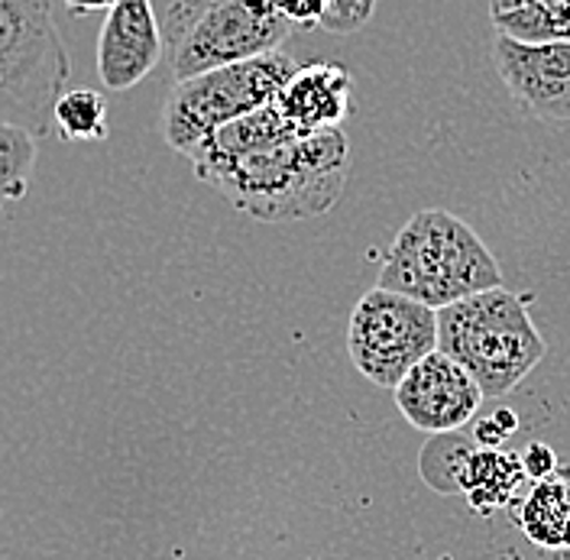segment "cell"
Here are the masks:
<instances>
[{
  "instance_id": "cell-1",
  "label": "cell",
  "mask_w": 570,
  "mask_h": 560,
  "mask_svg": "<svg viewBox=\"0 0 570 560\" xmlns=\"http://www.w3.org/2000/svg\"><path fill=\"white\" fill-rule=\"evenodd\" d=\"M191 169L253 220L292 224L321 217L341 202L351 173V146L344 130L334 127L244 156L202 159Z\"/></svg>"
},
{
  "instance_id": "cell-2",
  "label": "cell",
  "mask_w": 570,
  "mask_h": 560,
  "mask_svg": "<svg viewBox=\"0 0 570 560\" xmlns=\"http://www.w3.org/2000/svg\"><path fill=\"white\" fill-rule=\"evenodd\" d=\"M376 285L441 312L466 295L502 285L493 249L458 214L415 210L383 256Z\"/></svg>"
},
{
  "instance_id": "cell-3",
  "label": "cell",
  "mask_w": 570,
  "mask_h": 560,
  "mask_svg": "<svg viewBox=\"0 0 570 560\" xmlns=\"http://www.w3.org/2000/svg\"><path fill=\"white\" fill-rule=\"evenodd\" d=\"M529 302L497 285L438 312V351L461 363L483 399L509 395L544 360Z\"/></svg>"
},
{
  "instance_id": "cell-4",
  "label": "cell",
  "mask_w": 570,
  "mask_h": 560,
  "mask_svg": "<svg viewBox=\"0 0 570 560\" xmlns=\"http://www.w3.org/2000/svg\"><path fill=\"white\" fill-rule=\"evenodd\" d=\"M69 75L52 0H0V120L49 137Z\"/></svg>"
},
{
  "instance_id": "cell-5",
  "label": "cell",
  "mask_w": 570,
  "mask_h": 560,
  "mask_svg": "<svg viewBox=\"0 0 570 560\" xmlns=\"http://www.w3.org/2000/svg\"><path fill=\"white\" fill-rule=\"evenodd\" d=\"M292 30L276 0H176L163 20L176 81L276 52Z\"/></svg>"
},
{
  "instance_id": "cell-6",
  "label": "cell",
  "mask_w": 570,
  "mask_h": 560,
  "mask_svg": "<svg viewBox=\"0 0 570 560\" xmlns=\"http://www.w3.org/2000/svg\"><path fill=\"white\" fill-rule=\"evenodd\" d=\"M295 69L298 66L276 49L247 62H234L176 81L159 114L163 140L176 153L188 156L220 127L234 124L244 114H253L256 107L273 105Z\"/></svg>"
},
{
  "instance_id": "cell-7",
  "label": "cell",
  "mask_w": 570,
  "mask_h": 560,
  "mask_svg": "<svg viewBox=\"0 0 570 560\" xmlns=\"http://www.w3.org/2000/svg\"><path fill=\"white\" fill-rule=\"evenodd\" d=\"M431 351H438L434 308L383 285L370 288L354 305L347 324V353L356 373L373 385L395 389Z\"/></svg>"
},
{
  "instance_id": "cell-8",
  "label": "cell",
  "mask_w": 570,
  "mask_h": 560,
  "mask_svg": "<svg viewBox=\"0 0 570 560\" xmlns=\"http://www.w3.org/2000/svg\"><path fill=\"white\" fill-rule=\"evenodd\" d=\"M493 66L505 91L532 117L570 127V42H522L497 33Z\"/></svg>"
},
{
  "instance_id": "cell-9",
  "label": "cell",
  "mask_w": 570,
  "mask_h": 560,
  "mask_svg": "<svg viewBox=\"0 0 570 560\" xmlns=\"http://www.w3.org/2000/svg\"><path fill=\"white\" fill-rule=\"evenodd\" d=\"M392 392H395V405L405 415V421L425 434H444V431L466 428L483 402L476 380L458 360H451L441 351L422 356Z\"/></svg>"
},
{
  "instance_id": "cell-10",
  "label": "cell",
  "mask_w": 570,
  "mask_h": 560,
  "mask_svg": "<svg viewBox=\"0 0 570 560\" xmlns=\"http://www.w3.org/2000/svg\"><path fill=\"white\" fill-rule=\"evenodd\" d=\"M166 56L153 0H117L98 33V78L110 91L137 88Z\"/></svg>"
},
{
  "instance_id": "cell-11",
  "label": "cell",
  "mask_w": 570,
  "mask_h": 560,
  "mask_svg": "<svg viewBox=\"0 0 570 560\" xmlns=\"http://www.w3.org/2000/svg\"><path fill=\"white\" fill-rule=\"evenodd\" d=\"M276 105L298 137L341 127L354 110V75L341 62L298 66L285 81Z\"/></svg>"
},
{
  "instance_id": "cell-12",
  "label": "cell",
  "mask_w": 570,
  "mask_h": 560,
  "mask_svg": "<svg viewBox=\"0 0 570 560\" xmlns=\"http://www.w3.org/2000/svg\"><path fill=\"white\" fill-rule=\"evenodd\" d=\"M529 480L522 456L502 448H476L461 473V492L473 512H499Z\"/></svg>"
},
{
  "instance_id": "cell-13",
  "label": "cell",
  "mask_w": 570,
  "mask_h": 560,
  "mask_svg": "<svg viewBox=\"0 0 570 560\" xmlns=\"http://www.w3.org/2000/svg\"><path fill=\"white\" fill-rule=\"evenodd\" d=\"M519 528L544 551H570V490L551 473L538 480L519 505Z\"/></svg>"
},
{
  "instance_id": "cell-14",
  "label": "cell",
  "mask_w": 570,
  "mask_h": 560,
  "mask_svg": "<svg viewBox=\"0 0 570 560\" xmlns=\"http://www.w3.org/2000/svg\"><path fill=\"white\" fill-rule=\"evenodd\" d=\"M52 134L62 143H105L110 137L107 127V98L91 88H71L59 98Z\"/></svg>"
},
{
  "instance_id": "cell-15",
  "label": "cell",
  "mask_w": 570,
  "mask_h": 560,
  "mask_svg": "<svg viewBox=\"0 0 570 560\" xmlns=\"http://www.w3.org/2000/svg\"><path fill=\"white\" fill-rule=\"evenodd\" d=\"M425 448H422V480L431 490L438 492H461V473L466 466L470 454L480 448L476 438L470 431H444V434H428Z\"/></svg>"
},
{
  "instance_id": "cell-16",
  "label": "cell",
  "mask_w": 570,
  "mask_h": 560,
  "mask_svg": "<svg viewBox=\"0 0 570 560\" xmlns=\"http://www.w3.org/2000/svg\"><path fill=\"white\" fill-rule=\"evenodd\" d=\"M36 173V137L0 120V208L30 195Z\"/></svg>"
},
{
  "instance_id": "cell-17",
  "label": "cell",
  "mask_w": 570,
  "mask_h": 560,
  "mask_svg": "<svg viewBox=\"0 0 570 560\" xmlns=\"http://www.w3.org/2000/svg\"><path fill=\"white\" fill-rule=\"evenodd\" d=\"M497 33L522 42H570V0L551 7H522L509 13H490Z\"/></svg>"
},
{
  "instance_id": "cell-18",
  "label": "cell",
  "mask_w": 570,
  "mask_h": 560,
  "mask_svg": "<svg viewBox=\"0 0 570 560\" xmlns=\"http://www.w3.org/2000/svg\"><path fill=\"white\" fill-rule=\"evenodd\" d=\"M373 10H376V0H327V7L321 13L318 30L351 36L370 23Z\"/></svg>"
},
{
  "instance_id": "cell-19",
  "label": "cell",
  "mask_w": 570,
  "mask_h": 560,
  "mask_svg": "<svg viewBox=\"0 0 570 560\" xmlns=\"http://www.w3.org/2000/svg\"><path fill=\"white\" fill-rule=\"evenodd\" d=\"M276 7L295 30H318L327 0H276Z\"/></svg>"
},
{
  "instance_id": "cell-20",
  "label": "cell",
  "mask_w": 570,
  "mask_h": 560,
  "mask_svg": "<svg viewBox=\"0 0 570 560\" xmlns=\"http://www.w3.org/2000/svg\"><path fill=\"white\" fill-rule=\"evenodd\" d=\"M515 415L512 412H505V409H499L497 415H490V419H483L476 424V431H473V438H476V444L480 448H499L512 431H515Z\"/></svg>"
},
{
  "instance_id": "cell-21",
  "label": "cell",
  "mask_w": 570,
  "mask_h": 560,
  "mask_svg": "<svg viewBox=\"0 0 570 560\" xmlns=\"http://www.w3.org/2000/svg\"><path fill=\"white\" fill-rule=\"evenodd\" d=\"M558 456H554V451L548 448V444H538L534 441L532 448L522 454V466H525V473H529V480L532 483H538V480H544V477H551L554 470H558Z\"/></svg>"
},
{
  "instance_id": "cell-22",
  "label": "cell",
  "mask_w": 570,
  "mask_h": 560,
  "mask_svg": "<svg viewBox=\"0 0 570 560\" xmlns=\"http://www.w3.org/2000/svg\"><path fill=\"white\" fill-rule=\"evenodd\" d=\"M66 10L71 17H88V13H98V10H110L117 0H62Z\"/></svg>"
},
{
  "instance_id": "cell-23",
  "label": "cell",
  "mask_w": 570,
  "mask_h": 560,
  "mask_svg": "<svg viewBox=\"0 0 570 560\" xmlns=\"http://www.w3.org/2000/svg\"><path fill=\"white\" fill-rule=\"evenodd\" d=\"M558 0H493L490 13H509V10H522V7H551Z\"/></svg>"
},
{
  "instance_id": "cell-24",
  "label": "cell",
  "mask_w": 570,
  "mask_h": 560,
  "mask_svg": "<svg viewBox=\"0 0 570 560\" xmlns=\"http://www.w3.org/2000/svg\"><path fill=\"white\" fill-rule=\"evenodd\" d=\"M564 483H568V490H570V460H564V463H558V470H554Z\"/></svg>"
}]
</instances>
